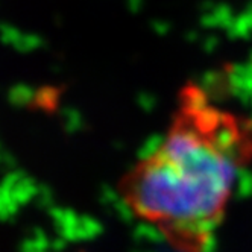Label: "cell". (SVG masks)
Segmentation results:
<instances>
[{
	"instance_id": "obj_1",
	"label": "cell",
	"mask_w": 252,
	"mask_h": 252,
	"mask_svg": "<svg viewBox=\"0 0 252 252\" xmlns=\"http://www.w3.org/2000/svg\"><path fill=\"white\" fill-rule=\"evenodd\" d=\"M252 164V119L186 84L154 145L117 184L132 219L175 252H208Z\"/></svg>"
}]
</instances>
